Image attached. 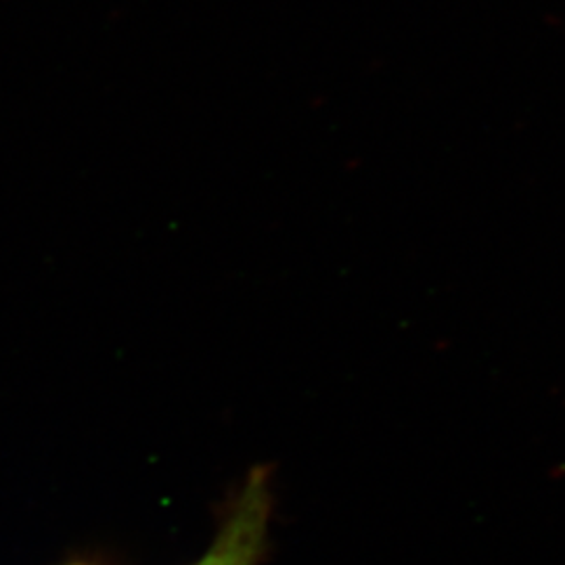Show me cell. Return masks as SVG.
<instances>
[{
    "label": "cell",
    "instance_id": "2",
    "mask_svg": "<svg viewBox=\"0 0 565 565\" xmlns=\"http://www.w3.org/2000/svg\"><path fill=\"white\" fill-rule=\"evenodd\" d=\"M65 565H99V564H93V562H72V564H65Z\"/></svg>",
    "mask_w": 565,
    "mask_h": 565
},
{
    "label": "cell",
    "instance_id": "1",
    "mask_svg": "<svg viewBox=\"0 0 565 565\" xmlns=\"http://www.w3.org/2000/svg\"><path fill=\"white\" fill-rule=\"evenodd\" d=\"M273 492L266 467L247 476L212 545L191 565H260L268 548Z\"/></svg>",
    "mask_w": 565,
    "mask_h": 565
}]
</instances>
